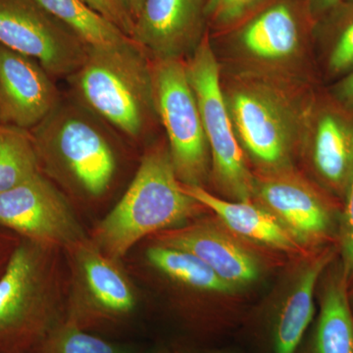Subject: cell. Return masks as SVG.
<instances>
[{
	"instance_id": "21",
	"label": "cell",
	"mask_w": 353,
	"mask_h": 353,
	"mask_svg": "<svg viewBox=\"0 0 353 353\" xmlns=\"http://www.w3.org/2000/svg\"><path fill=\"white\" fill-rule=\"evenodd\" d=\"M148 262L171 280L201 292L230 294L234 290L205 262L181 248L158 243L146 252Z\"/></svg>"
},
{
	"instance_id": "31",
	"label": "cell",
	"mask_w": 353,
	"mask_h": 353,
	"mask_svg": "<svg viewBox=\"0 0 353 353\" xmlns=\"http://www.w3.org/2000/svg\"><path fill=\"white\" fill-rule=\"evenodd\" d=\"M9 257H10V255L6 256V245L0 241V264L3 262L4 259H9Z\"/></svg>"
},
{
	"instance_id": "12",
	"label": "cell",
	"mask_w": 353,
	"mask_h": 353,
	"mask_svg": "<svg viewBox=\"0 0 353 353\" xmlns=\"http://www.w3.org/2000/svg\"><path fill=\"white\" fill-rule=\"evenodd\" d=\"M208 0H145L132 39L155 59H182L203 38Z\"/></svg>"
},
{
	"instance_id": "11",
	"label": "cell",
	"mask_w": 353,
	"mask_h": 353,
	"mask_svg": "<svg viewBox=\"0 0 353 353\" xmlns=\"http://www.w3.org/2000/svg\"><path fill=\"white\" fill-rule=\"evenodd\" d=\"M52 78L36 60L0 44V123L38 126L59 103Z\"/></svg>"
},
{
	"instance_id": "33",
	"label": "cell",
	"mask_w": 353,
	"mask_h": 353,
	"mask_svg": "<svg viewBox=\"0 0 353 353\" xmlns=\"http://www.w3.org/2000/svg\"><path fill=\"white\" fill-rule=\"evenodd\" d=\"M350 301L353 311V284L350 285Z\"/></svg>"
},
{
	"instance_id": "17",
	"label": "cell",
	"mask_w": 353,
	"mask_h": 353,
	"mask_svg": "<svg viewBox=\"0 0 353 353\" xmlns=\"http://www.w3.org/2000/svg\"><path fill=\"white\" fill-rule=\"evenodd\" d=\"M311 157L325 190L343 204L353 180V120L330 108L315 122Z\"/></svg>"
},
{
	"instance_id": "18",
	"label": "cell",
	"mask_w": 353,
	"mask_h": 353,
	"mask_svg": "<svg viewBox=\"0 0 353 353\" xmlns=\"http://www.w3.org/2000/svg\"><path fill=\"white\" fill-rule=\"evenodd\" d=\"M303 34L301 11L292 0H277L241 23L238 41L262 60H283L299 50Z\"/></svg>"
},
{
	"instance_id": "15",
	"label": "cell",
	"mask_w": 353,
	"mask_h": 353,
	"mask_svg": "<svg viewBox=\"0 0 353 353\" xmlns=\"http://www.w3.org/2000/svg\"><path fill=\"white\" fill-rule=\"evenodd\" d=\"M81 289L88 301V312L81 328L87 329L90 320L119 318L130 314L137 305L131 283L95 245L85 241L74 246Z\"/></svg>"
},
{
	"instance_id": "8",
	"label": "cell",
	"mask_w": 353,
	"mask_h": 353,
	"mask_svg": "<svg viewBox=\"0 0 353 353\" xmlns=\"http://www.w3.org/2000/svg\"><path fill=\"white\" fill-rule=\"evenodd\" d=\"M0 44L38 61L51 77L80 68L88 48L36 0H0Z\"/></svg>"
},
{
	"instance_id": "9",
	"label": "cell",
	"mask_w": 353,
	"mask_h": 353,
	"mask_svg": "<svg viewBox=\"0 0 353 353\" xmlns=\"http://www.w3.org/2000/svg\"><path fill=\"white\" fill-rule=\"evenodd\" d=\"M227 99L240 143L266 172L288 169L296 127L282 97L260 85L240 88Z\"/></svg>"
},
{
	"instance_id": "13",
	"label": "cell",
	"mask_w": 353,
	"mask_h": 353,
	"mask_svg": "<svg viewBox=\"0 0 353 353\" xmlns=\"http://www.w3.org/2000/svg\"><path fill=\"white\" fill-rule=\"evenodd\" d=\"M338 256V246L315 252L292 290L263 323L260 340L267 353H296L314 316V294L327 267Z\"/></svg>"
},
{
	"instance_id": "27",
	"label": "cell",
	"mask_w": 353,
	"mask_h": 353,
	"mask_svg": "<svg viewBox=\"0 0 353 353\" xmlns=\"http://www.w3.org/2000/svg\"><path fill=\"white\" fill-rule=\"evenodd\" d=\"M83 1L132 38L134 27V22L123 10L118 0H83Z\"/></svg>"
},
{
	"instance_id": "34",
	"label": "cell",
	"mask_w": 353,
	"mask_h": 353,
	"mask_svg": "<svg viewBox=\"0 0 353 353\" xmlns=\"http://www.w3.org/2000/svg\"><path fill=\"white\" fill-rule=\"evenodd\" d=\"M152 353H171V352H168V350H157V352H154Z\"/></svg>"
},
{
	"instance_id": "16",
	"label": "cell",
	"mask_w": 353,
	"mask_h": 353,
	"mask_svg": "<svg viewBox=\"0 0 353 353\" xmlns=\"http://www.w3.org/2000/svg\"><path fill=\"white\" fill-rule=\"evenodd\" d=\"M320 311L307 340L303 338L301 353H353V311L350 284L340 257L323 273Z\"/></svg>"
},
{
	"instance_id": "14",
	"label": "cell",
	"mask_w": 353,
	"mask_h": 353,
	"mask_svg": "<svg viewBox=\"0 0 353 353\" xmlns=\"http://www.w3.org/2000/svg\"><path fill=\"white\" fill-rule=\"evenodd\" d=\"M161 245L194 253L234 290L252 284L260 276L259 260L231 236L211 225H194L166 232Z\"/></svg>"
},
{
	"instance_id": "23",
	"label": "cell",
	"mask_w": 353,
	"mask_h": 353,
	"mask_svg": "<svg viewBox=\"0 0 353 353\" xmlns=\"http://www.w3.org/2000/svg\"><path fill=\"white\" fill-rule=\"evenodd\" d=\"M34 353H132L129 348L88 333L65 320L39 341Z\"/></svg>"
},
{
	"instance_id": "25",
	"label": "cell",
	"mask_w": 353,
	"mask_h": 353,
	"mask_svg": "<svg viewBox=\"0 0 353 353\" xmlns=\"http://www.w3.org/2000/svg\"><path fill=\"white\" fill-rule=\"evenodd\" d=\"M269 0H208L206 20L218 29L240 25Z\"/></svg>"
},
{
	"instance_id": "35",
	"label": "cell",
	"mask_w": 353,
	"mask_h": 353,
	"mask_svg": "<svg viewBox=\"0 0 353 353\" xmlns=\"http://www.w3.org/2000/svg\"><path fill=\"white\" fill-rule=\"evenodd\" d=\"M341 1H353V0H341Z\"/></svg>"
},
{
	"instance_id": "30",
	"label": "cell",
	"mask_w": 353,
	"mask_h": 353,
	"mask_svg": "<svg viewBox=\"0 0 353 353\" xmlns=\"http://www.w3.org/2000/svg\"><path fill=\"white\" fill-rule=\"evenodd\" d=\"M341 2V0H308L309 10L315 15H325Z\"/></svg>"
},
{
	"instance_id": "6",
	"label": "cell",
	"mask_w": 353,
	"mask_h": 353,
	"mask_svg": "<svg viewBox=\"0 0 353 353\" xmlns=\"http://www.w3.org/2000/svg\"><path fill=\"white\" fill-rule=\"evenodd\" d=\"M152 73L155 110L168 137L176 176L183 185H201L210 152L185 62L155 59Z\"/></svg>"
},
{
	"instance_id": "20",
	"label": "cell",
	"mask_w": 353,
	"mask_h": 353,
	"mask_svg": "<svg viewBox=\"0 0 353 353\" xmlns=\"http://www.w3.org/2000/svg\"><path fill=\"white\" fill-rule=\"evenodd\" d=\"M63 23L87 48H110L134 41L83 0H36Z\"/></svg>"
},
{
	"instance_id": "28",
	"label": "cell",
	"mask_w": 353,
	"mask_h": 353,
	"mask_svg": "<svg viewBox=\"0 0 353 353\" xmlns=\"http://www.w3.org/2000/svg\"><path fill=\"white\" fill-rule=\"evenodd\" d=\"M334 97L343 108L353 112V71L336 83L334 88Z\"/></svg>"
},
{
	"instance_id": "22",
	"label": "cell",
	"mask_w": 353,
	"mask_h": 353,
	"mask_svg": "<svg viewBox=\"0 0 353 353\" xmlns=\"http://www.w3.org/2000/svg\"><path fill=\"white\" fill-rule=\"evenodd\" d=\"M39 172L31 132L0 123V192L17 187Z\"/></svg>"
},
{
	"instance_id": "5",
	"label": "cell",
	"mask_w": 353,
	"mask_h": 353,
	"mask_svg": "<svg viewBox=\"0 0 353 353\" xmlns=\"http://www.w3.org/2000/svg\"><path fill=\"white\" fill-rule=\"evenodd\" d=\"M185 67L199 104L216 181L234 201H252L254 176L246 166L236 138L221 87L219 64L206 32Z\"/></svg>"
},
{
	"instance_id": "3",
	"label": "cell",
	"mask_w": 353,
	"mask_h": 353,
	"mask_svg": "<svg viewBox=\"0 0 353 353\" xmlns=\"http://www.w3.org/2000/svg\"><path fill=\"white\" fill-rule=\"evenodd\" d=\"M46 250L26 240L14 248L0 276V353L36 347L60 323Z\"/></svg>"
},
{
	"instance_id": "26",
	"label": "cell",
	"mask_w": 353,
	"mask_h": 353,
	"mask_svg": "<svg viewBox=\"0 0 353 353\" xmlns=\"http://www.w3.org/2000/svg\"><path fill=\"white\" fill-rule=\"evenodd\" d=\"M338 254L348 284H353V180L343 201L338 238Z\"/></svg>"
},
{
	"instance_id": "4",
	"label": "cell",
	"mask_w": 353,
	"mask_h": 353,
	"mask_svg": "<svg viewBox=\"0 0 353 353\" xmlns=\"http://www.w3.org/2000/svg\"><path fill=\"white\" fill-rule=\"evenodd\" d=\"M31 131L39 163L54 164L90 196H101L110 187L115 152L105 132L83 111L58 103Z\"/></svg>"
},
{
	"instance_id": "32",
	"label": "cell",
	"mask_w": 353,
	"mask_h": 353,
	"mask_svg": "<svg viewBox=\"0 0 353 353\" xmlns=\"http://www.w3.org/2000/svg\"><path fill=\"white\" fill-rule=\"evenodd\" d=\"M178 353H238V352H230V350H201V352H178Z\"/></svg>"
},
{
	"instance_id": "29",
	"label": "cell",
	"mask_w": 353,
	"mask_h": 353,
	"mask_svg": "<svg viewBox=\"0 0 353 353\" xmlns=\"http://www.w3.org/2000/svg\"><path fill=\"white\" fill-rule=\"evenodd\" d=\"M145 1V0H118L123 10L131 18L134 24L141 15Z\"/></svg>"
},
{
	"instance_id": "10",
	"label": "cell",
	"mask_w": 353,
	"mask_h": 353,
	"mask_svg": "<svg viewBox=\"0 0 353 353\" xmlns=\"http://www.w3.org/2000/svg\"><path fill=\"white\" fill-rule=\"evenodd\" d=\"M0 225L43 248L75 246L83 241L66 199L41 172L0 192Z\"/></svg>"
},
{
	"instance_id": "1",
	"label": "cell",
	"mask_w": 353,
	"mask_h": 353,
	"mask_svg": "<svg viewBox=\"0 0 353 353\" xmlns=\"http://www.w3.org/2000/svg\"><path fill=\"white\" fill-rule=\"evenodd\" d=\"M201 204L183 189L168 150L153 148L115 208L95 229V246L117 261L141 239L176 226Z\"/></svg>"
},
{
	"instance_id": "19",
	"label": "cell",
	"mask_w": 353,
	"mask_h": 353,
	"mask_svg": "<svg viewBox=\"0 0 353 353\" xmlns=\"http://www.w3.org/2000/svg\"><path fill=\"white\" fill-rule=\"evenodd\" d=\"M183 185L192 199L213 211L236 236L282 252H294L299 250L296 241L263 206L252 201H226L201 185Z\"/></svg>"
},
{
	"instance_id": "24",
	"label": "cell",
	"mask_w": 353,
	"mask_h": 353,
	"mask_svg": "<svg viewBox=\"0 0 353 353\" xmlns=\"http://www.w3.org/2000/svg\"><path fill=\"white\" fill-rule=\"evenodd\" d=\"M327 15L329 50L327 68L333 76L353 71V1H341Z\"/></svg>"
},
{
	"instance_id": "7",
	"label": "cell",
	"mask_w": 353,
	"mask_h": 353,
	"mask_svg": "<svg viewBox=\"0 0 353 353\" xmlns=\"http://www.w3.org/2000/svg\"><path fill=\"white\" fill-rule=\"evenodd\" d=\"M253 196L299 248L320 252L338 246L343 204L328 192L285 169L254 178Z\"/></svg>"
},
{
	"instance_id": "2",
	"label": "cell",
	"mask_w": 353,
	"mask_h": 353,
	"mask_svg": "<svg viewBox=\"0 0 353 353\" xmlns=\"http://www.w3.org/2000/svg\"><path fill=\"white\" fill-rule=\"evenodd\" d=\"M132 41L110 48H88L71 78L79 99L130 138L141 136L153 115L152 65Z\"/></svg>"
}]
</instances>
